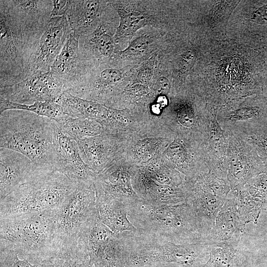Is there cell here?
<instances>
[{
  "instance_id": "14",
  "label": "cell",
  "mask_w": 267,
  "mask_h": 267,
  "mask_svg": "<svg viewBox=\"0 0 267 267\" xmlns=\"http://www.w3.org/2000/svg\"><path fill=\"white\" fill-rule=\"evenodd\" d=\"M72 30L64 16L51 17L30 59L27 78L37 73L49 72L64 46Z\"/></svg>"
},
{
  "instance_id": "36",
  "label": "cell",
  "mask_w": 267,
  "mask_h": 267,
  "mask_svg": "<svg viewBox=\"0 0 267 267\" xmlns=\"http://www.w3.org/2000/svg\"><path fill=\"white\" fill-rule=\"evenodd\" d=\"M94 267H130L128 254L120 234L105 250L103 258Z\"/></svg>"
},
{
  "instance_id": "37",
  "label": "cell",
  "mask_w": 267,
  "mask_h": 267,
  "mask_svg": "<svg viewBox=\"0 0 267 267\" xmlns=\"http://www.w3.org/2000/svg\"><path fill=\"white\" fill-rule=\"evenodd\" d=\"M241 186L262 205L264 210H267V174L256 176Z\"/></svg>"
},
{
  "instance_id": "33",
  "label": "cell",
  "mask_w": 267,
  "mask_h": 267,
  "mask_svg": "<svg viewBox=\"0 0 267 267\" xmlns=\"http://www.w3.org/2000/svg\"><path fill=\"white\" fill-rule=\"evenodd\" d=\"M9 110H21L34 113L57 122L66 115L61 106L54 101L36 102L32 104L15 103L0 96V114Z\"/></svg>"
},
{
  "instance_id": "43",
  "label": "cell",
  "mask_w": 267,
  "mask_h": 267,
  "mask_svg": "<svg viewBox=\"0 0 267 267\" xmlns=\"http://www.w3.org/2000/svg\"><path fill=\"white\" fill-rule=\"evenodd\" d=\"M263 85L262 94L267 97V49L266 52L263 65Z\"/></svg>"
},
{
  "instance_id": "11",
  "label": "cell",
  "mask_w": 267,
  "mask_h": 267,
  "mask_svg": "<svg viewBox=\"0 0 267 267\" xmlns=\"http://www.w3.org/2000/svg\"><path fill=\"white\" fill-rule=\"evenodd\" d=\"M138 169L123 157L115 161L96 174L94 181L96 198L118 201L126 208L138 202L140 199L133 185Z\"/></svg>"
},
{
  "instance_id": "17",
  "label": "cell",
  "mask_w": 267,
  "mask_h": 267,
  "mask_svg": "<svg viewBox=\"0 0 267 267\" xmlns=\"http://www.w3.org/2000/svg\"><path fill=\"white\" fill-rule=\"evenodd\" d=\"M53 125L55 171L77 183L94 184L96 174L83 161L77 141L64 134L54 121Z\"/></svg>"
},
{
  "instance_id": "35",
  "label": "cell",
  "mask_w": 267,
  "mask_h": 267,
  "mask_svg": "<svg viewBox=\"0 0 267 267\" xmlns=\"http://www.w3.org/2000/svg\"><path fill=\"white\" fill-rule=\"evenodd\" d=\"M236 192V205L239 218L244 225L252 222L258 224L261 213L263 210L262 205L252 197L241 186L234 188Z\"/></svg>"
},
{
  "instance_id": "42",
  "label": "cell",
  "mask_w": 267,
  "mask_h": 267,
  "mask_svg": "<svg viewBox=\"0 0 267 267\" xmlns=\"http://www.w3.org/2000/svg\"><path fill=\"white\" fill-rule=\"evenodd\" d=\"M53 9L51 12V17L64 16L67 6V0H52Z\"/></svg>"
},
{
  "instance_id": "12",
  "label": "cell",
  "mask_w": 267,
  "mask_h": 267,
  "mask_svg": "<svg viewBox=\"0 0 267 267\" xmlns=\"http://www.w3.org/2000/svg\"><path fill=\"white\" fill-rule=\"evenodd\" d=\"M227 150V180L231 189L267 172L253 147L240 136L228 133Z\"/></svg>"
},
{
  "instance_id": "18",
  "label": "cell",
  "mask_w": 267,
  "mask_h": 267,
  "mask_svg": "<svg viewBox=\"0 0 267 267\" xmlns=\"http://www.w3.org/2000/svg\"><path fill=\"white\" fill-rule=\"evenodd\" d=\"M202 145L175 135L163 156L184 176L185 180L190 179L209 171Z\"/></svg>"
},
{
  "instance_id": "9",
  "label": "cell",
  "mask_w": 267,
  "mask_h": 267,
  "mask_svg": "<svg viewBox=\"0 0 267 267\" xmlns=\"http://www.w3.org/2000/svg\"><path fill=\"white\" fill-rule=\"evenodd\" d=\"M94 184L77 183L57 210L54 237L57 247L78 243L79 236L96 209Z\"/></svg>"
},
{
  "instance_id": "26",
  "label": "cell",
  "mask_w": 267,
  "mask_h": 267,
  "mask_svg": "<svg viewBox=\"0 0 267 267\" xmlns=\"http://www.w3.org/2000/svg\"><path fill=\"white\" fill-rule=\"evenodd\" d=\"M54 101L61 106L66 115L74 118L102 121L110 114V107L67 92H62Z\"/></svg>"
},
{
  "instance_id": "7",
  "label": "cell",
  "mask_w": 267,
  "mask_h": 267,
  "mask_svg": "<svg viewBox=\"0 0 267 267\" xmlns=\"http://www.w3.org/2000/svg\"><path fill=\"white\" fill-rule=\"evenodd\" d=\"M57 210L0 219V240L31 255L49 256L58 248L54 237Z\"/></svg>"
},
{
  "instance_id": "31",
  "label": "cell",
  "mask_w": 267,
  "mask_h": 267,
  "mask_svg": "<svg viewBox=\"0 0 267 267\" xmlns=\"http://www.w3.org/2000/svg\"><path fill=\"white\" fill-rule=\"evenodd\" d=\"M138 167L152 179L163 184L179 187L185 180L184 176L175 169L163 155Z\"/></svg>"
},
{
  "instance_id": "21",
  "label": "cell",
  "mask_w": 267,
  "mask_h": 267,
  "mask_svg": "<svg viewBox=\"0 0 267 267\" xmlns=\"http://www.w3.org/2000/svg\"><path fill=\"white\" fill-rule=\"evenodd\" d=\"M80 36L72 31L60 53L53 62L50 72L52 77L69 92L77 83L84 66L78 54Z\"/></svg>"
},
{
  "instance_id": "41",
  "label": "cell",
  "mask_w": 267,
  "mask_h": 267,
  "mask_svg": "<svg viewBox=\"0 0 267 267\" xmlns=\"http://www.w3.org/2000/svg\"><path fill=\"white\" fill-rule=\"evenodd\" d=\"M155 91L157 95H169L171 91V84L169 80L164 77L159 78L156 82Z\"/></svg>"
},
{
  "instance_id": "40",
  "label": "cell",
  "mask_w": 267,
  "mask_h": 267,
  "mask_svg": "<svg viewBox=\"0 0 267 267\" xmlns=\"http://www.w3.org/2000/svg\"><path fill=\"white\" fill-rule=\"evenodd\" d=\"M195 60L193 51L188 50L183 54L179 60L178 68L180 76H184L192 67Z\"/></svg>"
},
{
  "instance_id": "15",
  "label": "cell",
  "mask_w": 267,
  "mask_h": 267,
  "mask_svg": "<svg viewBox=\"0 0 267 267\" xmlns=\"http://www.w3.org/2000/svg\"><path fill=\"white\" fill-rule=\"evenodd\" d=\"M50 72H37L16 84L0 88V96L12 102L32 104L38 101H54L63 92Z\"/></svg>"
},
{
  "instance_id": "22",
  "label": "cell",
  "mask_w": 267,
  "mask_h": 267,
  "mask_svg": "<svg viewBox=\"0 0 267 267\" xmlns=\"http://www.w3.org/2000/svg\"><path fill=\"white\" fill-rule=\"evenodd\" d=\"M133 187L142 201L154 205H175L186 200L181 185L174 187L160 183L149 177L140 168L133 181Z\"/></svg>"
},
{
  "instance_id": "28",
  "label": "cell",
  "mask_w": 267,
  "mask_h": 267,
  "mask_svg": "<svg viewBox=\"0 0 267 267\" xmlns=\"http://www.w3.org/2000/svg\"><path fill=\"white\" fill-rule=\"evenodd\" d=\"M107 2L117 10L120 16V23L114 38L115 41L133 35L137 30L152 21L149 15L129 5V3L121 1Z\"/></svg>"
},
{
  "instance_id": "10",
  "label": "cell",
  "mask_w": 267,
  "mask_h": 267,
  "mask_svg": "<svg viewBox=\"0 0 267 267\" xmlns=\"http://www.w3.org/2000/svg\"><path fill=\"white\" fill-rule=\"evenodd\" d=\"M216 118L223 130L236 135L267 127V97L260 94L231 100L217 110Z\"/></svg>"
},
{
  "instance_id": "32",
  "label": "cell",
  "mask_w": 267,
  "mask_h": 267,
  "mask_svg": "<svg viewBox=\"0 0 267 267\" xmlns=\"http://www.w3.org/2000/svg\"><path fill=\"white\" fill-rule=\"evenodd\" d=\"M204 267H247L245 254L238 245H211Z\"/></svg>"
},
{
  "instance_id": "23",
  "label": "cell",
  "mask_w": 267,
  "mask_h": 267,
  "mask_svg": "<svg viewBox=\"0 0 267 267\" xmlns=\"http://www.w3.org/2000/svg\"><path fill=\"white\" fill-rule=\"evenodd\" d=\"M217 111H212L208 137L202 145L203 150L209 172L219 178L227 180L228 133L218 122Z\"/></svg>"
},
{
  "instance_id": "38",
  "label": "cell",
  "mask_w": 267,
  "mask_h": 267,
  "mask_svg": "<svg viewBox=\"0 0 267 267\" xmlns=\"http://www.w3.org/2000/svg\"><path fill=\"white\" fill-rule=\"evenodd\" d=\"M237 135L253 147L265 165L267 172V127L248 134Z\"/></svg>"
},
{
  "instance_id": "2",
  "label": "cell",
  "mask_w": 267,
  "mask_h": 267,
  "mask_svg": "<svg viewBox=\"0 0 267 267\" xmlns=\"http://www.w3.org/2000/svg\"><path fill=\"white\" fill-rule=\"evenodd\" d=\"M0 147L15 151L42 169L55 171L53 121L34 113L9 110L0 114Z\"/></svg>"
},
{
  "instance_id": "16",
  "label": "cell",
  "mask_w": 267,
  "mask_h": 267,
  "mask_svg": "<svg viewBox=\"0 0 267 267\" xmlns=\"http://www.w3.org/2000/svg\"><path fill=\"white\" fill-rule=\"evenodd\" d=\"M128 137L102 134L76 141L82 158L96 174L123 157Z\"/></svg>"
},
{
  "instance_id": "13",
  "label": "cell",
  "mask_w": 267,
  "mask_h": 267,
  "mask_svg": "<svg viewBox=\"0 0 267 267\" xmlns=\"http://www.w3.org/2000/svg\"><path fill=\"white\" fill-rule=\"evenodd\" d=\"M174 136L171 131L164 127H143L128 136L123 158L141 167L162 156Z\"/></svg>"
},
{
  "instance_id": "30",
  "label": "cell",
  "mask_w": 267,
  "mask_h": 267,
  "mask_svg": "<svg viewBox=\"0 0 267 267\" xmlns=\"http://www.w3.org/2000/svg\"><path fill=\"white\" fill-rule=\"evenodd\" d=\"M55 123L64 134L76 141L104 134L102 125L93 119L74 118L65 115Z\"/></svg>"
},
{
  "instance_id": "3",
  "label": "cell",
  "mask_w": 267,
  "mask_h": 267,
  "mask_svg": "<svg viewBox=\"0 0 267 267\" xmlns=\"http://www.w3.org/2000/svg\"><path fill=\"white\" fill-rule=\"evenodd\" d=\"M127 210L139 235L177 244L203 242L195 213L186 200L175 205H154L140 199Z\"/></svg>"
},
{
  "instance_id": "8",
  "label": "cell",
  "mask_w": 267,
  "mask_h": 267,
  "mask_svg": "<svg viewBox=\"0 0 267 267\" xmlns=\"http://www.w3.org/2000/svg\"><path fill=\"white\" fill-rule=\"evenodd\" d=\"M182 186L186 193V201L195 213L202 241L205 243L231 188L227 180L209 171L184 180Z\"/></svg>"
},
{
  "instance_id": "39",
  "label": "cell",
  "mask_w": 267,
  "mask_h": 267,
  "mask_svg": "<svg viewBox=\"0 0 267 267\" xmlns=\"http://www.w3.org/2000/svg\"><path fill=\"white\" fill-rule=\"evenodd\" d=\"M150 38L146 35L134 39L124 50L120 51L121 59H130L141 55L146 51L151 44Z\"/></svg>"
},
{
  "instance_id": "5",
  "label": "cell",
  "mask_w": 267,
  "mask_h": 267,
  "mask_svg": "<svg viewBox=\"0 0 267 267\" xmlns=\"http://www.w3.org/2000/svg\"><path fill=\"white\" fill-rule=\"evenodd\" d=\"M130 267H204L211 245L205 242L177 244L134 233L125 238Z\"/></svg>"
},
{
  "instance_id": "25",
  "label": "cell",
  "mask_w": 267,
  "mask_h": 267,
  "mask_svg": "<svg viewBox=\"0 0 267 267\" xmlns=\"http://www.w3.org/2000/svg\"><path fill=\"white\" fill-rule=\"evenodd\" d=\"M104 1L68 0L64 16L66 17L72 31L80 36L96 26L100 21Z\"/></svg>"
},
{
  "instance_id": "24",
  "label": "cell",
  "mask_w": 267,
  "mask_h": 267,
  "mask_svg": "<svg viewBox=\"0 0 267 267\" xmlns=\"http://www.w3.org/2000/svg\"><path fill=\"white\" fill-rule=\"evenodd\" d=\"M117 236L102 222L96 209L81 233L78 242L84 247L94 266L103 258L106 249Z\"/></svg>"
},
{
  "instance_id": "20",
  "label": "cell",
  "mask_w": 267,
  "mask_h": 267,
  "mask_svg": "<svg viewBox=\"0 0 267 267\" xmlns=\"http://www.w3.org/2000/svg\"><path fill=\"white\" fill-rule=\"evenodd\" d=\"M244 227L237 212L236 192L231 189L216 216L213 230L205 243L210 245H238Z\"/></svg>"
},
{
  "instance_id": "6",
  "label": "cell",
  "mask_w": 267,
  "mask_h": 267,
  "mask_svg": "<svg viewBox=\"0 0 267 267\" xmlns=\"http://www.w3.org/2000/svg\"><path fill=\"white\" fill-rule=\"evenodd\" d=\"M176 93L169 98V105L158 119L159 125L175 135L203 144L208 137L212 111L193 88Z\"/></svg>"
},
{
  "instance_id": "19",
  "label": "cell",
  "mask_w": 267,
  "mask_h": 267,
  "mask_svg": "<svg viewBox=\"0 0 267 267\" xmlns=\"http://www.w3.org/2000/svg\"><path fill=\"white\" fill-rule=\"evenodd\" d=\"M44 170L22 154L11 149H0V200Z\"/></svg>"
},
{
  "instance_id": "29",
  "label": "cell",
  "mask_w": 267,
  "mask_h": 267,
  "mask_svg": "<svg viewBox=\"0 0 267 267\" xmlns=\"http://www.w3.org/2000/svg\"><path fill=\"white\" fill-rule=\"evenodd\" d=\"M84 247L77 244L58 247L44 258L38 267H92Z\"/></svg>"
},
{
  "instance_id": "44",
  "label": "cell",
  "mask_w": 267,
  "mask_h": 267,
  "mask_svg": "<svg viewBox=\"0 0 267 267\" xmlns=\"http://www.w3.org/2000/svg\"><path fill=\"white\" fill-rule=\"evenodd\" d=\"M265 173L267 174V172H266V173Z\"/></svg>"
},
{
  "instance_id": "27",
  "label": "cell",
  "mask_w": 267,
  "mask_h": 267,
  "mask_svg": "<svg viewBox=\"0 0 267 267\" xmlns=\"http://www.w3.org/2000/svg\"><path fill=\"white\" fill-rule=\"evenodd\" d=\"M96 207L102 222L115 234L137 232L128 218L126 206L122 202L96 198Z\"/></svg>"
},
{
  "instance_id": "1",
  "label": "cell",
  "mask_w": 267,
  "mask_h": 267,
  "mask_svg": "<svg viewBox=\"0 0 267 267\" xmlns=\"http://www.w3.org/2000/svg\"><path fill=\"white\" fill-rule=\"evenodd\" d=\"M46 27L19 15L10 0L0 1V88L27 78L30 59Z\"/></svg>"
},
{
  "instance_id": "34",
  "label": "cell",
  "mask_w": 267,
  "mask_h": 267,
  "mask_svg": "<svg viewBox=\"0 0 267 267\" xmlns=\"http://www.w3.org/2000/svg\"><path fill=\"white\" fill-rule=\"evenodd\" d=\"M43 259L0 240V267H38Z\"/></svg>"
},
{
  "instance_id": "4",
  "label": "cell",
  "mask_w": 267,
  "mask_h": 267,
  "mask_svg": "<svg viewBox=\"0 0 267 267\" xmlns=\"http://www.w3.org/2000/svg\"><path fill=\"white\" fill-rule=\"evenodd\" d=\"M77 185L58 171L42 172L0 200V219L57 209Z\"/></svg>"
}]
</instances>
